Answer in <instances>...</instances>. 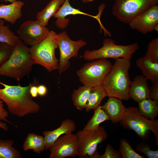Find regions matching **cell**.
I'll list each match as a JSON object with an SVG mask.
<instances>
[{"instance_id": "obj_1", "label": "cell", "mask_w": 158, "mask_h": 158, "mask_svg": "<svg viewBox=\"0 0 158 158\" xmlns=\"http://www.w3.org/2000/svg\"><path fill=\"white\" fill-rule=\"evenodd\" d=\"M0 85L4 87L0 88V99L6 104L11 114L23 117L39 111V104L33 99L30 93L32 83L23 87L8 85L0 81Z\"/></svg>"}, {"instance_id": "obj_2", "label": "cell", "mask_w": 158, "mask_h": 158, "mask_svg": "<svg viewBox=\"0 0 158 158\" xmlns=\"http://www.w3.org/2000/svg\"><path fill=\"white\" fill-rule=\"evenodd\" d=\"M115 60L102 84L107 96L127 101L130 99L129 90L131 81L129 71L131 65V60L123 58Z\"/></svg>"}, {"instance_id": "obj_3", "label": "cell", "mask_w": 158, "mask_h": 158, "mask_svg": "<svg viewBox=\"0 0 158 158\" xmlns=\"http://www.w3.org/2000/svg\"><path fill=\"white\" fill-rule=\"evenodd\" d=\"M33 65L29 48L20 40L8 59L0 66V76L19 81L31 72Z\"/></svg>"}, {"instance_id": "obj_4", "label": "cell", "mask_w": 158, "mask_h": 158, "mask_svg": "<svg viewBox=\"0 0 158 158\" xmlns=\"http://www.w3.org/2000/svg\"><path fill=\"white\" fill-rule=\"evenodd\" d=\"M124 128L133 130L143 140H148L151 131L154 135L156 145H158V120L148 119L140 113L138 108L129 106L126 108L123 118L120 122Z\"/></svg>"}, {"instance_id": "obj_5", "label": "cell", "mask_w": 158, "mask_h": 158, "mask_svg": "<svg viewBox=\"0 0 158 158\" xmlns=\"http://www.w3.org/2000/svg\"><path fill=\"white\" fill-rule=\"evenodd\" d=\"M57 34L53 30L50 31L44 39L29 48L33 64L42 65L49 72L58 68L59 60L55 54L58 47L56 40Z\"/></svg>"}, {"instance_id": "obj_6", "label": "cell", "mask_w": 158, "mask_h": 158, "mask_svg": "<svg viewBox=\"0 0 158 158\" xmlns=\"http://www.w3.org/2000/svg\"><path fill=\"white\" fill-rule=\"evenodd\" d=\"M139 49L138 44L136 42L126 45H118L113 40L106 38L103 40L101 48L93 50H86L83 57L89 61L99 59H115L121 58L131 60L133 54Z\"/></svg>"}, {"instance_id": "obj_7", "label": "cell", "mask_w": 158, "mask_h": 158, "mask_svg": "<svg viewBox=\"0 0 158 158\" xmlns=\"http://www.w3.org/2000/svg\"><path fill=\"white\" fill-rule=\"evenodd\" d=\"M78 145V155L80 158H99L97 151L98 145L104 141L108 137L105 128L99 126L92 130H83L76 133Z\"/></svg>"}, {"instance_id": "obj_8", "label": "cell", "mask_w": 158, "mask_h": 158, "mask_svg": "<svg viewBox=\"0 0 158 158\" xmlns=\"http://www.w3.org/2000/svg\"><path fill=\"white\" fill-rule=\"evenodd\" d=\"M112 65L107 59L95 60L84 64L76 74L83 85L92 87L102 84Z\"/></svg>"}, {"instance_id": "obj_9", "label": "cell", "mask_w": 158, "mask_h": 158, "mask_svg": "<svg viewBox=\"0 0 158 158\" xmlns=\"http://www.w3.org/2000/svg\"><path fill=\"white\" fill-rule=\"evenodd\" d=\"M158 3V0H114L112 13L121 22L128 24L134 17Z\"/></svg>"}, {"instance_id": "obj_10", "label": "cell", "mask_w": 158, "mask_h": 158, "mask_svg": "<svg viewBox=\"0 0 158 158\" xmlns=\"http://www.w3.org/2000/svg\"><path fill=\"white\" fill-rule=\"evenodd\" d=\"M56 40L60 51V58L58 70L61 75L70 66L69 60L77 57L79 49L87 44L82 39L73 41L69 38L66 31L57 34Z\"/></svg>"}, {"instance_id": "obj_11", "label": "cell", "mask_w": 158, "mask_h": 158, "mask_svg": "<svg viewBox=\"0 0 158 158\" xmlns=\"http://www.w3.org/2000/svg\"><path fill=\"white\" fill-rule=\"evenodd\" d=\"M49 29L38 20H28L23 23L16 31L20 39L25 44L33 46L44 39Z\"/></svg>"}, {"instance_id": "obj_12", "label": "cell", "mask_w": 158, "mask_h": 158, "mask_svg": "<svg viewBox=\"0 0 158 158\" xmlns=\"http://www.w3.org/2000/svg\"><path fill=\"white\" fill-rule=\"evenodd\" d=\"M49 158L74 157L78 155V145L76 134L72 133L59 137L49 149Z\"/></svg>"}, {"instance_id": "obj_13", "label": "cell", "mask_w": 158, "mask_h": 158, "mask_svg": "<svg viewBox=\"0 0 158 158\" xmlns=\"http://www.w3.org/2000/svg\"><path fill=\"white\" fill-rule=\"evenodd\" d=\"M132 30L143 34L154 30L158 26V6H152L133 18L128 23Z\"/></svg>"}, {"instance_id": "obj_14", "label": "cell", "mask_w": 158, "mask_h": 158, "mask_svg": "<svg viewBox=\"0 0 158 158\" xmlns=\"http://www.w3.org/2000/svg\"><path fill=\"white\" fill-rule=\"evenodd\" d=\"M75 129V122L72 120L66 119L62 121L61 125L56 129L51 131H44L43 134L45 150H49L59 137L63 135L72 133Z\"/></svg>"}, {"instance_id": "obj_15", "label": "cell", "mask_w": 158, "mask_h": 158, "mask_svg": "<svg viewBox=\"0 0 158 158\" xmlns=\"http://www.w3.org/2000/svg\"><path fill=\"white\" fill-rule=\"evenodd\" d=\"M147 80L142 75L135 77L130 86V99L139 103L145 99L150 98V91Z\"/></svg>"}, {"instance_id": "obj_16", "label": "cell", "mask_w": 158, "mask_h": 158, "mask_svg": "<svg viewBox=\"0 0 158 158\" xmlns=\"http://www.w3.org/2000/svg\"><path fill=\"white\" fill-rule=\"evenodd\" d=\"M69 1V0H64L63 4L53 16L57 19L55 22V24L58 28L63 30L65 29L67 27L70 22V19L66 18L67 16L70 15H84L98 19L99 18L97 16L90 15L73 7L71 5Z\"/></svg>"}, {"instance_id": "obj_17", "label": "cell", "mask_w": 158, "mask_h": 158, "mask_svg": "<svg viewBox=\"0 0 158 158\" xmlns=\"http://www.w3.org/2000/svg\"><path fill=\"white\" fill-rule=\"evenodd\" d=\"M122 100L117 98L109 97L104 104L101 106L112 123H116L122 120L126 108L123 105Z\"/></svg>"}, {"instance_id": "obj_18", "label": "cell", "mask_w": 158, "mask_h": 158, "mask_svg": "<svg viewBox=\"0 0 158 158\" xmlns=\"http://www.w3.org/2000/svg\"><path fill=\"white\" fill-rule=\"evenodd\" d=\"M24 4L22 1H18L8 5H1L0 18L14 24L22 16L21 8Z\"/></svg>"}, {"instance_id": "obj_19", "label": "cell", "mask_w": 158, "mask_h": 158, "mask_svg": "<svg viewBox=\"0 0 158 158\" xmlns=\"http://www.w3.org/2000/svg\"><path fill=\"white\" fill-rule=\"evenodd\" d=\"M136 64L147 80L152 82L158 81V63L153 62L144 56L137 59Z\"/></svg>"}, {"instance_id": "obj_20", "label": "cell", "mask_w": 158, "mask_h": 158, "mask_svg": "<svg viewBox=\"0 0 158 158\" xmlns=\"http://www.w3.org/2000/svg\"><path fill=\"white\" fill-rule=\"evenodd\" d=\"M107 95L102 84L92 87L86 102L85 109L87 112L100 105L102 100Z\"/></svg>"}, {"instance_id": "obj_21", "label": "cell", "mask_w": 158, "mask_h": 158, "mask_svg": "<svg viewBox=\"0 0 158 158\" xmlns=\"http://www.w3.org/2000/svg\"><path fill=\"white\" fill-rule=\"evenodd\" d=\"M64 1V0H51L44 8L37 13L36 19L46 26L50 18L57 11Z\"/></svg>"}, {"instance_id": "obj_22", "label": "cell", "mask_w": 158, "mask_h": 158, "mask_svg": "<svg viewBox=\"0 0 158 158\" xmlns=\"http://www.w3.org/2000/svg\"><path fill=\"white\" fill-rule=\"evenodd\" d=\"M23 148L25 151L32 150L39 154L45 150L44 138L34 133H30L23 142Z\"/></svg>"}, {"instance_id": "obj_23", "label": "cell", "mask_w": 158, "mask_h": 158, "mask_svg": "<svg viewBox=\"0 0 158 158\" xmlns=\"http://www.w3.org/2000/svg\"><path fill=\"white\" fill-rule=\"evenodd\" d=\"M92 87L83 85L73 90L71 99L74 106L78 109L85 108L90 92Z\"/></svg>"}, {"instance_id": "obj_24", "label": "cell", "mask_w": 158, "mask_h": 158, "mask_svg": "<svg viewBox=\"0 0 158 158\" xmlns=\"http://www.w3.org/2000/svg\"><path fill=\"white\" fill-rule=\"evenodd\" d=\"M138 110L145 118L153 120L158 115V103L150 98L145 99L138 103Z\"/></svg>"}, {"instance_id": "obj_25", "label": "cell", "mask_w": 158, "mask_h": 158, "mask_svg": "<svg viewBox=\"0 0 158 158\" xmlns=\"http://www.w3.org/2000/svg\"><path fill=\"white\" fill-rule=\"evenodd\" d=\"M93 115L85 126L83 130H92L97 129L101 123L109 120V118L99 105L94 109Z\"/></svg>"}, {"instance_id": "obj_26", "label": "cell", "mask_w": 158, "mask_h": 158, "mask_svg": "<svg viewBox=\"0 0 158 158\" xmlns=\"http://www.w3.org/2000/svg\"><path fill=\"white\" fill-rule=\"evenodd\" d=\"M11 140L0 139V158H21L20 152L13 147Z\"/></svg>"}, {"instance_id": "obj_27", "label": "cell", "mask_w": 158, "mask_h": 158, "mask_svg": "<svg viewBox=\"0 0 158 158\" xmlns=\"http://www.w3.org/2000/svg\"><path fill=\"white\" fill-rule=\"evenodd\" d=\"M20 40L18 36L10 30L9 26L5 25L4 20L0 18V42L14 47Z\"/></svg>"}, {"instance_id": "obj_28", "label": "cell", "mask_w": 158, "mask_h": 158, "mask_svg": "<svg viewBox=\"0 0 158 158\" xmlns=\"http://www.w3.org/2000/svg\"><path fill=\"white\" fill-rule=\"evenodd\" d=\"M119 151L122 158H144V155H140L136 152L129 141L124 138L120 140Z\"/></svg>"}, {"instance_id": "obj_29", "label": "cell", "mask_w": 158, "mask_h": 158, "mask_svg": "<svg viewBox=\"0 0 158 158\" xmlns=\"http://www.w3.org/2000/svg\"><path fill=\"white\" fill-rule=\"evenodd\" d=\"M153 62L158 63V38L152 39L148 44L144 56Z\"/></svg>"}, {"instance_id": "obj_30", "label": "cell", "mask_w": 158, "mask_h": 158, "mask_svg": "<svg viewBox=\"0 0 158 158\" xmlns=\"http://www.w3.org/2000/svg\"><path fill=\"white\" fill-rule=\"evenodd\" d=\"M136 150L142 153L149 158H158V150L154 151L151 149V146L143 140L135 146Z\"/></svg>"}, {"instance_id": "obj_31", "label": "cell", "mask_w": 158, "mask_h": 158, "mask_svg": "<svg viewBox=\"0 0 158 158\" xmlns=\"http://www.w3.org/2000/svg\"><path fill=\"white\" fill-rule=\"evenodd\" d=\"M14 47L5 43L0 42V65L5 63L10 57Z\"/></svg>"}, {"instance_id": "obj_32", "label": "cell", "mask_w": 158, "mask_h": 158, "mask_svg": "<svg viewBox=\"0 0 158 158\" xmlns=\"http://www.w3.org/2000/svg\"><path fill=\"white\" fill-rule=\"evenodd\" d=\"M99 158H122L119 151L114 148L111 145L108 144L104 153L99 155Z\"/></svg>"}, {"instance_id": "obj_33", "label": "cell", "mask_w": 158, "mask_h": 158, "mask_svg": "<svg viewBox=\"0 0 158 158\" xmlns=\"http://www.w3.org/2000/svg\"><path fill=\"white\" fill-rule=\"evenodd\" d=\"M152 83V85L150 88V98L158 103V81Z\"/></svg>"}, {"instance_id": "obj_34", "label": "cell", "mask_w": 158, "mask_h": 158, "mask_svg": "<svg viewBox=\"0 0 158 158\" xmlns=\"http://www.w3.org/2000/svg\"><path fill=\"white\" fill-rule=\"evenodd\" d=\"M3 103V101L0 99V119L12 124L7 119L8 116V112L4 108Z\"/></svg>"}, {"instance_id": "obj_35", "label": "cell", "mask_w": 158, "mask_h": 158, "mask_svg": "<svg viewBox=\"0 0 158 158\" xmlns=\"http://www.w3.org/2000/svg\"><path fill=\"white\" fill-rule=\"evenodd\" d=\"M37 83L35 81L34 82L30 88V93L32 97H36L38 96L37 86L36 85Z\"/></svg>"}, {"instance_id": "obj_36", "label": "cell", "mask_w": 158, "mask_h": 158, "mask_svg": "<svg viewBox=\"0 0 158 158\" xmlns=\"http://www.w3.org/2000/svg\"><path fill=\"white\" fill-rule=\"evenodd\" d=\"M38 95L41 97L45 96L47 93V87L44 85H41L37 86Z\"/></svg>"}, {"instance_id": "obj_37", "label": "cell", "mask_w": 158, "mask_h": 158, "mask_svg": "<svg viewBox=\"0 0 158 158\" xmlns=\"http://www.w3.org/2000/svg\"><path fill=\"white\" fill-rule=\"evenodd\" d=\"M0 128L3 129L5 131L8 130V129L6 124L0 121Z\"/></svg>"}, {"instance_id": "obj_38", "label": "cell", "mask_w": 158, "mask_h": 158, "mask_svg": "<svg viewBox=\"0 0 158 158\" xmlns=\"http://www.w3.org/2000/svg\"><path fill=\"white\" fill-rule=\"evenodd\" d=\"M1 0L2 1H4L5 2H9L11 3H12L18 1V0Z\"/></svg>"}, {"instance_id": "obj_39", "label": "cell", "mask_w": 158, "mask_h": 158, "mask_svg": "<svg viewBox=\"0 0 158 158\" xmlns=\"http://www.w3.org/2000/svg\"><path fill=\"white\" fill-rule=\"evenodd\" d=\"M83 3H87L91 2L95 0H81Z\"/></svg>"}]
</instances>
